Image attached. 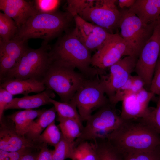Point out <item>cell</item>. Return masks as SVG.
I'll list each match as a JSON object with an SVG mask.
<instances>
[{
  "instance_id": "cell-2",
  "label": "cell",
  "mask_w": 160,
  "mask_h": 160,
  "mask_svg": "<svg viewBox=\"0 0 160 160\" xmlns=\"http://www.w3.org/2000/svg\"><path fill=\"white\" fill-rule=\"evenodd\" d=\"M51 52L53 60L77 68L87 78H93L98 75V70L90 66V51L73 30L61 37Z\"/></svg>"
},
{
  "instance_id": "cell-16",
  "label": "cell",
  "mask_w": 160,
  "mask_h": 160,
  "mask_svg": "<svg viewBox=\"0 0 160 160\" xmlns=\"http://www.w3.org/2000/svg\"><path fill=\"white\" fill-rule=\"evenodd\" d=\"M0 9L14 21L18 29L39 13L33 1L24 0H0Z\"/></svg>"
},
{
  "instance_id": "cell-8",
  "label": "cell",
  "mask_w": 160,
  "mask_h": 160,
  "mask_svg": "<svg viewBox=\"0 0 160 160\" xmlns=\"http://www.w3.org/2000/svg\"><path fill=\"white\" fill-rule=\"evenodd\" d=\"M121 12L119 26L121 30L120 35L134 55L138 57L152 35L156 23L145 25L135 15L128 10Z\"/></svg>"
},
{
  "instance_id": "cell-37",
  "label": "cell",
  "mask_w": 160,
  "mask_h": 160,
  "mask_svg": "<svg viewBox=\"0 0 160 160\" xmlns=\"http://www.w3.org/2000/svg\"><path fill=\"white\" fill-rule=\"evenodd\" d=\"M13 95L6 90L0 87V122L3 120L6 106L13 99Z\"/></svg>"
},
{
  "instance_id": "cell-41",
  "label": "cell",
  "mask_w": 160,
  "mask_h": 160,
  "mask_svg": "<svg viewBox=\"0 0 160 160\" xmlns=\"http://www.w3.org/2000/svg\"><path fill=\"white\" fill-rule=\"evenodd\" d=\"M0 160H15L10 156L9 152L0 150Z\"/></svg>"
},
{
  "instance_id": "cell-33",
  "label": "cell",
  "mask_w": 160,
  "mask_h": 160,
  "mask_svg": "<svg viewBox=\"0 0 160 160\" xmlns=\"http://www.w3.org/2000/svg\"><path fill=\"white\" fill-rule=\"evenodd\" d=\"M134 76L131 75L127 82L116 91L113 98L109 101L115 105L119 102L122 101L128 95L131 94V89Z\"/></svg>"
},
{
  "instance_id": "cell-25",
  "label": "cell",
  "mask_w": 160,
  "mask_h": 160,
  "mask_svg": "<svg viewBox=\"0 0 160 160\" xmlns=\"http://www.w3.org/2000/svg\"><path fill=\"white\" fill-rule=\"evenodd\" d=\"M59 122L58 127L63 136L72 142H73L80 136L84 128L76 121L71 119L57 117Z\"/></svg>"
},
{
  "instance_id": "cell-1",
  "label": "cell",
  "mask_w": 160,
  "mask_h": 160,
  "mask_svg": "<svg viewBox=\"0 0 160 160\" xmlns=\"http://www.w3.org/2000/svg\"><path fill=\"white\" fill-rule=\"evenodd\" d=\"M106 139L121 156L160 147V136L141 118L124 120Z\"/></svg>"
},
{
  "instance_id": "cell-7",
  "label": "cell",
  "mask_w": 160,
  "mask_h": 160,
  "mask_svg": "<svg viewBox=\"0 0 160 160\" xmlns=\"http://www.w3.org/2000/svg\"><path fill=\"white\" fill-rule=\"evenodd\" d=\"M96 77L86 79L70 101L76 105L82 121L110 103L100 78Z\"/></svg>"
},
{
  "instance_id": "cell-27",
  "label": "cell",
  "mask_w": 160,
  "mask_h": 160,
  "mask_svg": "<svg viewBox=\"0 0 160 160\" xmlns=\"http://www.w3.org/2000/svg\"><path fill=\"white\" fill-rule=\"evenodd\" d=\"M18 28L14 21L3 12H0V39L11 40L15 37Z\"/></svg>"
},
{
  "instance_id": "cell-44",
  "label": "cell",
  "mask_w": 160,
  "mask_h": 160,
  "mask_svg": "<svg viewBox=\"0 0 160 160\" xmlns=\"http://www.w3.org/2000/svg\"></svg>"
},
{
  "instance_id": "cell-23",
  "label": "cell",
  "mask_w": 160,
  "mask_h": 160,
  "mask_svg": "<svg viewBox=\"0 0 160 160\" xmlns=\"http://www.w3.org/2000/svg\"><path fill=\"white\" fill-rule=\"evenodd\" d=\"M75 143L70 158L71 160H97L94 141L85 140Z\"/></svg>"
},
{
  "instance_id": "cell-36",
  "label": "cell",
  "mask_w": 160,
  "mask_h": 160,
  "mask_svg": "<svg viewBox=\"0 0 160 160\" xmlns=\"http://www.w3.org/2000/svg\"><path fill=\"white\" fill-rule=\"evenodd\" d=\"M149 90L155 95L160 94V53Z\"/></svg>"
},
{
  "instance_id": "cell-15",
  "label": "cell",
  "mask_w": 160,
  "mask_h": 160,
  "mask_svg": "<svg viewBox=\"0 0 160 160\" xmlns=\"http://www.w3.org/2000/svg\"><path fill=\"white\" fill-rule=\"evenodd\" d=\"M0 123V150L13 152L24 148L40 150L44 144L18 135L15 131L14 124L13 126H11L6 124L3 120Z\"/></svg>"
},
{
  "instance_id": "cell-10",
  "label": "cell",
  "mask_w": 160,
  "mask_h": 160,
  "mask_svg": "<svg viewBox=\"0 0 160 160\" xmlns=\"http://www.w3.org/2000/svg\"><path fill=\"white\" fill-rule=\"evenodd\" d=\"M131 55L135 56L121 35L118 33H111L92 56L91 65L104 70L115 63L123 56Z\"/></svg>"
},
{
  "instance_id": "cell-19",
  "label": "cell",
  "mask_w": 160,
  "mask_h": 160,
  "mask_svg": "<svg viewBox=\"0 0 160 160\" xmlns=\"http://www.w3.org/2000/svg\"><path fill=\"white\" fill-rule=\"evenodd\" d=\"M0 87L13 95L23 94L25 96L31 93L38 94L46 89L43 83L31 79H8L0 83Z\"/></svg>"
},
{
  "instance_id": "cell-28",
  "label": "cell",
  "mask_w": 160,
  "mask_h": 160,
  "mask_svg": "<svg viewBox=\"0 0 160 160\" xmlns=\"http://www.w3.org/2000/svg\"><path fill=\"white\" fill-rule=\"evenodd\" d=\"M59 127L53 121L44 130L34 141L40 143H44L55 147L60 141L62 133Z\"/></svg>"
},
{
  "instance_id": "cell-26",
  "label": "cell",
  "mask_w": 160,
  "mask_h": 160,
  "mask_svg": "<svg viewBox=\"0 0 160 160\" xmlns=\"http://www.w3.org/2000/svg\"><path fill=\"white\" fill-rule=\"evenodd\" d=\"M96 145L97 160H122V156L106 139L94 141Z\"/></svg>"
},
{
  "instance_id": "cell-39",
  "label": "cell",
  "mask_w": 160,
  "mask_h": 160,
  "mask_svg": "<svg viewBox=\"0 0 160 160\" xmlns=\"http://www.w3.org/2000/svg\"><path fill=\"white\" fill-rule=\"evenodd\" d=\"M145 86L143 79L139 76H134L132 85L131 94L136 93L143 89Z\"/></svg>"
},
{
  "instance_id": "cell-13",
  "label": "cell",
  "mask_w": 160,
  "mask_h": 160,
  "mask_svg": "<svg viewBox=\"0 0 160 160\" xmlns=\"http://www.w3.org/2000/svg\"><path fill=\"white\" fill-rule=\"evenodd\" d=\"M73 18L76 27L73 31L90 51L97 50L111 33L105 29L85 20L79 15Z\"/></svg>"
},
{
  "instance_id": "cell-12",
  "label": "cell",
  "mask_w": 160,
  "mask_h": 160,
  "mask_svg": "<svg viewBox=\"0 0 160 160\" xmlns=\"http://www.w3.org/2000/svg\"><path fill=\"white\" fill-rule=\"evenodd\" d=\"M137 58L133 55L125 56L109 67L108 74H104L102 71L99 74L109 101L117 90L127 82L134 71Z\"/></svg>"
},
{
  "instance_id": "cell-30",
  "label": "cell",
  "mask_w": 160,
  "mask_h": 160,
  "mask_svg": "<svg viewBox=\"0 0 160 160\" xmlns=\"http://www.w3.org/2000/svg\"><path fill=\"white\" fill-rule=\"evenodd\" d=\"M156 108H150L147 115L141 118L160 137V94L158 95Z\"/></svg>"
},
{
  "instance_id": "cell-32",
  "label": "cell",
  "mask_w": 160,
  "mask_h": 160,
  "mask_svg": "<svg viewBox=\"0 0 160 160\" xmlns=\"http://www.w3.org/2000/svg\"><path fill=\"white\" fill-rule=\"evenodd\" d=\"M122 156V160H160V147L153 151L131 153Z\"/></svg>"
},
{
  "instance_id": "cell-34",
  "label": "cell",
  "mask_w": 160,
  "mask_h": 160,
  "mask_svg": "<svg viewBox=\"0 0 160 160\" xmlns=\"http://www.w3.org/2000/svg\"><path fill=\"white\" fill-rule=\"evenodd\" d=\"M33 2L39 12L51 13L56 11L60 1L56 0H36Z\"/></svg>"
},
{
  "instance_id": "cell-22",
  "label": "cell",
  "mask_w": 160,
  "mask_h": 160,
  "mask_svg": "<svg viewBox=\"0 0 160 160\" xmlns=\"http://www.w3.org/2000/svg\"><path fill=\"white\" fill-rule=\"evenodd\" d=\"M27 43L15 38L5 41L0 39V55H7L18 62L28 48Z\"/></svg>"
},
{
  "instance_id": "cell-43",
  "label": "cell",
  "mask_w": 160,
  "mask_h": 160,
  "mask_svg": "<svg viewBox=\"0 0 160 160\" xmlns=\"http://www.w3.org/2000/svg\"><path fill=\"white\" fill-rule=\"evenodd\" d=\"M156 23V25L160 27V14Z\"/></svg>"
},
{
  "instance_id": "cell-3",
  "label": "cell",
  "mask_w": 160,
  "mask_h": 160,
  "mask_svg": "<svg viewBox=\"0 0 160 160\" xmlns=\"http://www.w3.org/2000/svg\"><path fill=\"white\" fill-rule=\"evenodd\" d=\"M73 17L67 11L39 12L18 29L14 38L27 41L30 39L40 38L44 40L43 43L47 44L67 29Z\"/></svg>"
},
{
  "instance_id": "cell-21",
  "label": "cell",
  "mask_w": 160,
  "mask_h": 160,
  "mask_svg": "<svg viewBox=\"0 0 160 160\" xmlns=\"http://www.w3.org/2000/svg\"><path fill=\"white\" fill-rule=\"evenodd\" d=\"M56 111L53 106L46 110L37 119L34 120L25 137L34 141L44 130L55 121Z\"/></svg>"
},
{
  "instance_id": "cell-18",
  "label": "cell",
  "mask_w": 160,
  "mask_h": 160,
  "mask_svg": "<svg viewBox=\"0 0 160 160\" xmlns=\"http://www.w3.org/2000/svg\"><path fill=\"white\" fill-rule=\"evenodd\" d=\"M128 10L144 25L156 23L160 14V0H135Z\"/></svg>"
},
{
  "instance_id": "cell-17",
  "label": "cell",
  "mask_w": 160,
  "mask_h": 160,
  "mask_svg": "<svg viewBox=\"0 0 160 160\" xmlns=\"http://www.w3.org/2000/svg\"><path fill=\"white\" fill-rule=\"evenodd\" d=\"M55 97L53 91L47 89L43 92L33 95H25L13 98L5 107V110L11 109H32L46 105L51 104L50 98Z\"/></svg>"
},
{
  "instance_id": "cell-5",
  "label": "cell",
  "mask_w": 160,
  "mask_h": 160,
  "mask_svg": "<svg viewBox=\"0 0 160 160\" xmlns=\"http://www.w3.org/2000/svg\"><path fill=\"white\" fill-rule=\"evenodd\" d=\"M75 69L53 60L42 83L46 89L56 93L61 102L69 103L86 79L83 74L77 72Z\"/></svg>"
},
{
  "instance_id": "cell-42",
  "label": "cell",
  "mask_w": 160,
  "mask_h": 160,
  "mask_svg": "<svg viewBox=\"0 0 160 160\" xmlns=\"http://www.w3.org/2000/svg\"><path fill=\"white\" fill-rule=\"evenodd\" d=\"M38 154L33 153L30 151L22 157L21 160H36Z\"/></svg>"
},
{
  "instance_id": "cell-24",
  "label": "cell",
  "mask_w": 160,
  "mask_h": 160,
  "mask_svg": "<svg viewBox=\"0 0 160 160\" xmlns=\"http://www.w3.org/2000/svg\"><path fill=\"white\" fill-rule=\"evenodd\" d=\"M49 101L55 107L57 117L75 120L84 127L76 107L74 103L71 102L69 103L59 102L52 98L49 99Z\"/></svg>"
},
{
  "instance_id": "cell-40",
  "label": "cell",
  "mask_w": 160,
  "mask_h": 160,
  "mask_svg": "<svg viewBox=\"0 0 160 160\" xmlns=\"http://www.w3.org/2000/svg\"><path fill=\"white\" fill-rule=\"evenodd\" d=\"M135 0H119L118 1L119 7L123 8L131 7L134 4Z\"/></svg>"
},
{
  "instance_id": "cell-31",
  "label": "cell",
  "mask_w": 160,
  "mask_h": 160,
  "mask_svg": "<svg viewBox=\"0 0 160 160\" xmlns=\"http://www.w3.org/2000/svg\"><path fill=\"white\" fill-rule=\"evenodd\" d=\"M94 0H68L67 1V12L73 17L79 15L84 9L92 6Z\"/></svg>"
},
{
  "instance_id": "cell-9",
  "label": "cell",
  "mask_w": 160,
  "mask_h": 160,
  "mask_svg": "<svg viewBox=\"0 0 160 160\" xmlns=\"http://www.w3.org/2000/svg\"><path fill=\"white\" fill-rule=\"evenodd\" d=\"M116 0H95L94 4L84 9L79 15L85 20L92 22L111 33L119 28L121 13Z\"/></svg>"
},
{
  "instance_id": "cell-35",
  "label": "cell",
  "mask_w": 160,
  "mask_h": 160,
  "mask_svg": "<svg viewBox=\"0 0 160 160\" xmlns=\"http://www.w3.org/2000/svg\"><path fill=\"white\" fill-rule=\"evenodd\" d=\"M17 62L15 59L6 55H0V81L11 69L16 65Z\"/></svg>"
},
{
  "instance_id": "cell-11",
  "label": "cell",
  "mask_w": 160,
  "mask_h": 160,
  "mask_svg": "<svg viewBox=\"0 0 160 160\" xmlns=\"http://www.w3.org/2000/svg\"><path fill=\"white\" fill-rule=\"evenodd\" d=\"M160 52V27L156 25L152 35L141 50L134 71L149 89Z\"/></svg>"
},
{
  "instance_id": "cell-20",
  "label": "cell",
  "mask_w": 160,
  "mask_h": 160,
  "mask_svg": "<svg viewBox=\"0 0 160 160\" xmlns=\"http://www.w3.org/2000/svg\"><path fill=\"white\" fill-rule=\"evenodd\" d=\"M46 109L25 110L16 111L7 116V118L13 123L17 134L25 137L34 119L39 117Z\"/></svg>"
},
{
  "instance_id": "cell-38",
  "label": "cell",
  "mask_w": 160,
  "mask_h": 160,
  "mask_svg": "<svg viewBox=\"0 0 160 160\" xmlns=\"http://www.w3.org/2000/svg\"><path fill=\"white\" fill-rule=\"evenodd\" d=\"M36 160H53L51 150L48 148L47 144H44L38 154Z\"/></svg>"
},
{
  "instance_id": "cell-4",
  "label": "cell",
  "mask_w": 160,
  "mask_h": 160,
  "mask_svg": "<svg viewBox=\"0 0 160 160\" xmlns=\"http://www.w3.org/2000/svg\"><path fill=\"white\" fill-rule=\"evenodd\" d=\"M47 44L34 49L28 48L15 67L9 71L0 83L9 79H28L42 81L53 61Z\"/></svg>"
},
{
  "instance_id": "cell-6",
  "label": "cell",
  "mask_w": 160,
  "mask_h": 160,
  "mask_svg": "<svg viewBox=\"0 0 160 160\" xmlns=\"http://www.w3.org/2000/svg\"><path fill=\"white\" fill-rule=\"evenodd\" d=\"M115 106L109 103L92 114L86 121L81 135L75 142L106 139L124 120Z\"/></svg>"
},
{
  "instance_id": "cell-29",
  "label": "cell",
  "mask_w": 160,
  "mask_h": 160,
  "mask_svg": "<svg viewBox=\"0 0 160 160\" xmlns=\"http://www.w3.org/2000/svg\"><path fill=\"white\" fill-rule=\"evenodd\" d=\"M75 141L72 142L64 137L62 134L61 139L54 150H51L53 160H65L70 159L75 146Z\"/></svg>"
},
{
  "instance_id": "cell-14",
  "label": "cell",
  "mask_w": 160,
  "mask_h": 160,
  "mask_svg": "<svg viewBox=\"0 0 160 160\" xmlns=\"http://www.w3.org/2000/svg\"><path fill=\"white\" fill-rule=\"evenodd\" d=\"M155 95L143 88L127 96L122 101L120 116L123 120L142 118L148 113L150 101Z\"/></svg>"
}]
</instances>
